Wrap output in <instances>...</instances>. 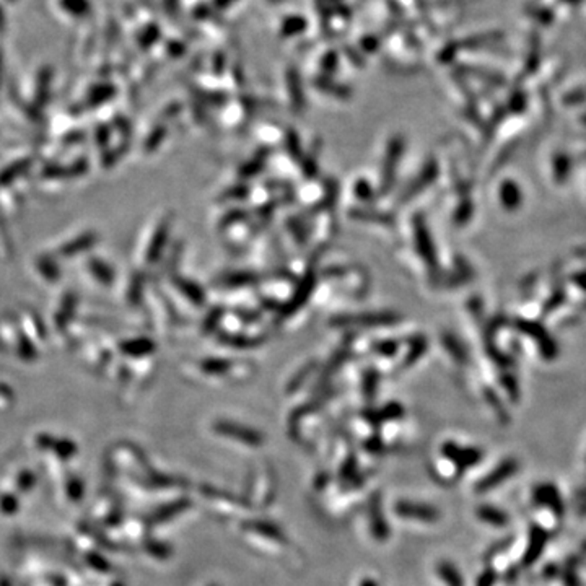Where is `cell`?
<instances>
[{"instance_id":"6da1fadb","label":"cell","mask_w":586,"mask_h":586,"mask_svg":"<svg viewBox=\"0 0 586 586\" xmlns=\"http://www.w3.org/2000/svg\"><path fill=\"white\" fill-rule=\"evenodd\" d=\"M533 500L539 505H544V507L550 508L555 515H559V517L564 513L562 498H560L559 490L555 489L552 484H543V486H538L534 489Z\"/></svg>"},{"instance_id":"7a4b0ae2","label":"cell","mask_w":586,"mask_h":586,"mask_svg":"<svg viewBox=\"0 0 586 586\" xmlns=\"http://www.w3.org/2000/svg\"><path fill=\"white\" fill-rule=\"evenodd\" d=\"M547 540H549V534L545 533L543 528H539V526L531 528V533H529V544L523 557L524 567H529V565H533L534 562H536V560L539 559V555L543 554Z\"/></svg>"},{"instance_id":"3957f363","label":"cell","mask_w":586,"mask_h":586,"mask_svg":"<svg viewBox=\"0 0 586 586\" xmlns=\"http://www.w3.org/2000/svg\"><path fill=\"white\" fill-rule=\"evenodd\" d=\"M518 471V463L515 461V459H508V461H505L500 464V466L495 469V471L487 476L484 481L479 484V490H489V489H493L502 484L505 479L512 477L515 472Z\"/></svg>"},{"instance_id":"277c9868","label":"cell","mask_w":586,"mask_h":586,"mask_svg":"<svg viewBox=\"0 0 586 586\" xmlns=\"http://www.w3.org/2000/svg\"><path fill=\"white\" fill-rule=\"evenodd\" d=\"M397 318L393 315H365V316H347L336 320V325L343 326H367V327H376V326H386L396 321Z\"/></svg>"},{"instance_id":"5b68a950","label":"cell","mask_w":586,"mask_h":586,"mask_svg":"<svg viewBox=\"0 0 586 586\" xmlns=\"http://www.w3.org/2000/svg\"><path fill=\"white\" fill-rule=\"evenodd\" d=\"M401 154H402V140L394 139L390 145V149H388L385 170H383V186H385V188H388V186L391 184V181L394 178V171H396V163Z\"/></svg>"},{"instance_id":"8992f818","label":"cell","mask_w":586,"mask_h":586,"mask_svg":"<svg viewBox=\"0 0 586 586\" xmlns=\"http://www.w3.org/2000/svg\"><path fill=\"white\" fill-rule=\"evenodd\" d=\"M444 451H447L448 456L453 458L461 468L471 466V464L477 463L479 459H481V453L476 451V449H464L459 447H453V444H448V447L444 448Z\"/></svg>"},{"instance_id":"52a82bcc","label":"cell","mask_w":586,"mask_h":586,"mask_svg":"<svg viewBox=\"0 0 586 586\" xmlns=\"http://www.w3.org/2000/svg\"><path fill=\"white\" fill-rule=\"evenodd\" d=\"M416 238L418 243V250H421V254L423 256L428 264H435V252H433L432 241L428 238L425 229H423L422 224H416Z\"/></svg>"},{"instance_id":"ba28073f","label":"cell","mask_w":586,"mask_h":586,"mask_svg":"<svg viewBox=\"0 0 586 586\" xmlns=\"http://www.w3.org/2000/svg\"><path fill=\"white\" fill-rule=\"evenodd\" d=\"M217 428H219V430L222 433H225V435L241 438V440H243V442H247V443L259 442V435H257V433L246 430V428H243V427L233 425V423H225V422L224 423H219V425H217Z\"/></svg>"},{"instance_id":"9c48e42d","label":"cell","mask_w":586,"mask_h":586,"mask_svg":"<svg viewBox=\"0 0 586 586\" xmlns=\"http://www.w3.org/2000/svg\"><path fill=\"white\" fill-rule=\"evenodd\" d=\"M479 517L484 522L489 524H493V526H505L508 523L507 513H503L502 510L493 508V507H481L479 508Z\"/></svg>"},{"instance_id":"30bf717a","label":"cell","mask_w":586,"mask_h":586,"mask_svg":"<svg viewBox=\"0 0 586 586\" xmlns=\"http://www.w3.org/2000/svg\"><path fill=\"white\" fill-rule=\"evenodd\" d=\"M202 368H204L207 373H212V375H220V373L229 372L230 362H226V360H207V362H204Z\"/></svg>"},{"instance_id":"8fae6325","label":"cell","mask_w":586,"mask_h":586,"mask_svg":"<svg viewBox=\"0 0 586 586\" xmlns=\"http://www.w3.org/2000/svg\"><path fill=\"white\" fill-rule=\"evenodd\" d=\"M256 277L250 274V272H241V274H231L226 277L224 280L229 287H235V285H245V284H250V282H254Z\"/></svg>"},{"instance_id":"7c38bea8","label":"cell","mask_w":586,"mask_h":586,"mask_svg":"<svg viewBox=\"0 0 586 586\" xmlns=\"http://www.w3.org/2000/svg\"><path fill=\"white\" fill-rule=\"evenodd\" d=\"M303 29H305V22H303L301 18L293 17V18L285 20V23H284V33L285 34H297V33L303 32Z\"/></svg>"},{"instance_id":"4fadbf2b","label":"cell","mask_w":586,"mask_h":586,"mask_svg":"<svg viewBox=\"0 0 586 586\" xmlns=\"http://www.w3.org/2000/svg\"><path fill=\"white\" fill-rule=\"evenodd\" d=\"M442 572H443V577L448 580L449 586H463V582H461V578H459L458 572H454V570L449 567V565H444Z\"/></svg>"},{"instance_id":"5bb4252c","label":"cell","mask_w":586,"mask_h":586,"mask_svg":"<svg viewBox=\"0 0 586 586\" xmlns=\"http://www.w3.org/2000/svg\"><path fill=\"white\" fill-rule=\"evenodd\" d=\"M183 287H184V292L188 293V297L191 298V300L199 303V305L202 301H204V293L197 289V287H194L193 284H183Z\"/></svg>"},{"instance_id":"9a60e30c","label":"cell","mask_w":586,"mask_h":586,"mask_svg":"<svg viewBox=\"0 0 586 586\" xmlns=\"http://www.w3.org/2000/svg\"><path fill=\"white\" fill-rule=\"evenodd\" d=\"M375 348H376L378 353H381V355H393V353L397 350V343L380 342V343H376Z\"/></svg>"},{"instance_id":"2e32d148","label":"cell","mask_w":586,"mask_h":586,"mask_svg":"<svg viewBox=\"0 0 586 586\" xmlns=\"http://www.w3.org/2000/svg\"><path fill=\"white\" fill-rule=\"evenodd\" d=\"M493 580H495V573H492V572H487V573L484 575V577L481 578V582H479V586H492Z\"/></svg>"},{"instance_id":"e0dca14e","label":"cell","mask_w":586,"mask_h":586,"mask_svg":"<svg viewBox=\"0 0 586 586\" xmlns=\"http://www.w3.org/2000/svg\"><path fill=\"white\" fill-rule=\"evenodd\" d=\"M215 2L219 7H226V5H229L230 2H233V0H215Z\"/></svg>"},{"instance_id":"ac0fdd59","label":"cell","mask_w":586,"mask_h":586,"mask_svg":"<svg viewBox=\"0 0 586 586\" xmlns=\"http://www.w3.org/2000/svg\"><path fill=\"white\" fill-rule=\"evenodd\" d=\"M271 2H274V4H279V2H280V0H271Z\"/></svg>"}]
</instances>
